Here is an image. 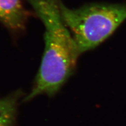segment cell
I'll use <instances>...</instances> for the list:
<instances>
[{
	"mask_svg": "<svg viewBox=\"0 0 126 126\" xmlns=\"http://www.w3.org/2000/svg\"><path fill=\"white\" fill-rule=\"evenodd\" d=\"M19 93H16L0 99V125L11 126L14 121Z\"/></svg>",
	"mask_w": 126,
	"mask_h": 126,
	"instance_id": "277c9868",
	"label": "cell"
},
{
	"mask_svg": "<svg viewBox=\"0 0 126 126\" xmlns=\"http://www.w3.org/2000/svg\"><path fill=\"white\" fill-rule=\"evenodd\" d=\"M59 6L80 54L99 45L126 19V4L95 3L70 9L59 1Z\"/></svg>",
	"mask_w": 126,
	"mask_h": 126,
	"instance_id": "7a4b0ae2",
	"label": "cell"
},
{
	"mask_svg": "<svg viewBox=\"0 0 126 126\" xmlns=\"http://www.w3.org/2000/svg\"><path fill=\"white\" fill-rule=\"evenodd\" d=\"M29 16L21 0H0V22L9 29L24 30Z\"/></svg>",
	"mask_w": 126,
	"mask_h": 126,
	"instance_id": "3957f363",
	"label": "cell"
},
{
	"mask_svg": "<svg viewBox=\"0 0 126 126\" xmlns=\"http://www.w3.org/2000/svg\"><path fill=\"white\" fill-rule=\"evenodd\" d=\"M0 126H3V125H0Z\"/></svg>",
	"mask_w": 126,
	"mask_h": 126,
	"instance_id": "5b68a950",
	"label": "cell"
},
{
	"mask_svg": "<svg viewBox=\"0 0 126 126\" xmlns=\"http://www.w3.org/2000/svg\"><path fill=\"white\" fill-rule=\"evenodd\" d=\"M45 28V47L29 100L42 94H56L75 68L80 54L62 17L58 0H27Z\"/></svg>",
	"mask_w": 126,
	"mask_h": 126,
	"instance_id": "6da1fadb",
	"label": "cell"
}]
</instances>
